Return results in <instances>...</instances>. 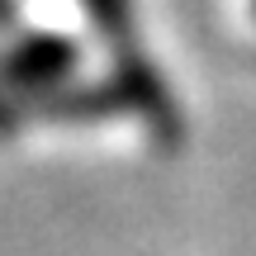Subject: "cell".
Here are the masks:
<instances>
[{
    "mask_svg": "<svg viewBox=\"0 0 256 256\" xmlns=\"http://www.w3.org/2000/svg\"><path fill=\"white\" fill-rule=\"evenodd\" d=\"M76 72V43L62 34H28L10 52H0V86L19 95L57 90Z\"/></svg>",
    "mask_w": 256,
    "mask_h": 256,
    "instance_id": "6da1fadb",
    "label": "cell"
},
{
    "mask_svg": "<svg viewBox=\"0 0 256 256\" xmlns=\"http://www.w3.org/2000/svg\"><path fill=\"white\" fill-rule=\"evenodd\" d=\"M114 90H119L124 110H138L147 119V128H152L166 147L180 142V114H176L162 76L152 72V62H147L138 48H124V52L114 57Z\"/></svg>",
    "mask_w": 256,
    "mask_h": 256,
    "instance_id": "7a4b0ae2",
    "label": "cell"
},
{
    "mask_svg": "<svg viewBox=\"0 0 256 256\" xmlns=\"http://www.w3.org/2000/svg\"><path fill=\"white\" fill-rule=\"evenodd\" d=\"M86 10H90L95 28L110 38L114 52L133 48V14H128V0H86Z\"/></svg>",
    "mask_w": 256,
    "mask_h": 256,
    "instance_id": "3957f363",
    "label": "cell"
},
{
    "mask_svg": "<svg viewBox=\"0 0 256 256\" xmlns=\"http://www.w3.org/2000/svg\"><path fill=\"white\" fill-rule=\"evenodd\" d=\"M19 124V95H5L0 90V138H10Z\"/></svg>",
    "mask_w": 256,
    "mask_h": 256,
    "instance_id": "277c9868",
    "label": "cell"
},
{
    "mask_svg": "<svg viewBox=\"0 0 256 256\" xmlns=\"http://www.w3.org/2000/svg\"><path fill=\"white\" fill-rule=\"evenodd\" d=\"M14 24V0H0V28Z\"/></svg>",
    "mask_w": 256,
    "mask_h": 256,
    "instance_id": "5b68a950",
    "label": "cell"
}]
</instances>
